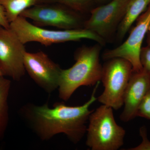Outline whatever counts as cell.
I'll use <instances>...</instances> for the list:
<instances>
[{
	"mask_svg": "<svg viewBox=\"0 0 150 150\" xmlns=\"http://www.w3.org/2000/svg\"><path fill=\"white\" fill-rule=\"evenodd\" d=\"M150 4V0H130L125 15L117 29V37L118 40L123 39L133 23Z\"/></svg>",
	"mask_w": 150,
	"mask_h": 150,
	"instance_id": "obj_12",
	"label": "cell"
},
{
	"mask_svg": "<svg viewBox=\"0 0 150 150\" xmlns=\"http://www.w3.org/2000/svg\"><path fill=\"white\" fill-rule=\"evenodd\" d=\"M140 134L142 138V143L136 147L129 149L130 150H150V142L147 136L146 129L143 126L140 129Z\"/></svg>",
	"mask_w": 150,
	"mask_h": 150,
	"instance_id": "obj_18",
	"label": "cell"
},
{
	"mask_svg": "<svg viewBox=\"0 0 150 150\" xmlns=\"http://www.w3.org/2000/svg\"><path fill=\"white\" fill-rule=\"evenodd\" d=\"M100 46L98 44L78 48L74 54V64L67 69H62L58 88L61 99L67 101L80 87L94 86L100 81Z\"/></svg>",
	"mask_w": 150,
	"mask_h": 150,
	"instance_id": "obj_2",
	"label": "cell"
},
{
	"mask_svg": "<svg viewBox=\"0 0 150 150\" xmlns=\"http://www.w3.org/2000/svg\"><path fill=\"white\" fill-rule=\"evenodd\" d=\"M133 67L130 62L121 58L108 60L102 66L101 81L104 89L97 98L103 105L118 110L123 105L124 93L131 75Z\"/></svg>",
	"mask_w": 150,
	"mask_h": 150,
	"instance_id": "obj_5",
	"label": "cell"
},
{
	"mask_svg": "<svg viewBox=\"0 0 150 150\" xmlns=\"http://www.w3.org/2000/svg\"><path fill=\"white\" fill-rule=\"evenodd\" d=\"M80 13L58 4H37L23 11L20 16L30 19L40 27L53 26L64 30L83 28Z\"/></svg>",
	"mask_w": 150,
	"mask_h": 150,
	"instance_id": "obj_6",
	"label": "cell"
},
{
	"mask_svg": "<svg viewBox=\"0 0 150 150\" xmlns=\"http://www.w3.org/2000/svg\"><path fill=\"white\" fill-rule=\"evenodd\" d=\"M96 85L88 101L79 106H69L56 103L52 108L46 103L42 105H29L23 108L25 118L33 131L43 141H47L59 134H64L74 144L80 142L86 133V124L93 110L89 108L97 98Z\"/></svg>",
	"mask_w": 150,
	"mask_h": 150,
	"instance_id": "obj_1",
	"label": "cell"
},
{
	"mask_svg": "<svg viewBox=\"0 0 150 150\" xmlns=\"http://www.w3.org/2000/svg\"><path fill=\"white\" fill-rule=\"evenodd\" d=\"M149 89V74L144 69L133 71L124 93V109L120 116L121 121L128 122L137 117L138 107Z\"/></svg>",
	"mask_w": 150,
	"mask_h": 150,
	"instance_id": "obj_11",
	"label": "cell"
},
{
	"mask_svg": "<svg viewBox=\"0 0 150 150\" xmlns=\"http://www.w3.org/2000/svg\"><path fill=\"white\" fill-rule=\"evenodd\" d=\"M137 116L150 120V89L140 103L137 110Z\"/></svg>",
	"mask_w": 150,
	"mask_h": 150,
	"instance_id": "obj_16",
	"label": "cell"
},
{
	"mask_svg": "<svg viewBox=\"0 0 150 150\" xmlns=\"http://www.w3.org/2000/svg\"><path fill=\"white\" fill-rule=\"evenodd\" d=\"M94 2L98 3V4H102L105 3H108L111 0H93Z\"/></svg>",
	"mask_w": 150,
	"mask_h": 150,
	"instance_id": "obj_21",
	"label": "cell"
},
{
	"mask_svg": "<svg viewBox=\"0 0 150 150\" xmlns=\"http://www.w3.org/2000/svg\"><path fill=\"white\" fill-rule=\"evenodd\" d=\"M86 145L92 150H117L123 146L126 131L115 121L112 108L102 105L92 112Z\"/></svg>",
	"mask_w": 150,
	"mask_h": 150,
	"instance_id": "obj_3",
	"label": "cell"
},
{
	"mask_svg": "<svg viewBox=\"0 0 150 150\" xmlns=\"http://www.w3.org/2000/svg\"><path fill=\"white\" fill-rule=\"evenodd\" d=\"M24 45L10 28L0 25V70L3 76L18 81L24 76Z\"/></svg>",
	"mask_w": 150,
	"mask_h": 150,
	"instance_id": "obj_7",
	"label": "cell"
},
{
	"mask_svg": "<svg viewBox=\"0 0 150 150\" xmlns=\"http://www.w3.org/2000/svg\"><path fill=\"white\" fill-rule=\"evenodd\" d=\"M140 59L143 69L150 75V46L142 47Z\"/></svg>",
	"mask_w": 150,
	"mask_h": 150,
	"instance_id": "obj_17",
	"label": "cell"
},
{
	"mask_svg": "<svg viewBox=\"0 0 150 150\" xmlns=\"http://www.w3.org/2000/svg\"><path fill=\"white\" fill-rule=\"evenodd\" d=\"M0 25L6 28H10V23L7 18L5 11L1 2H0Z\"/></svg>",
	"mask_w": 150,
	"mask_h": 150,
	"instance_id": "obj_19",
	"label": "cell"
},
{
	"mask_svg": "<svg viewBox=\"0 0 150 150\" xmlns=\"http://www.w3.org/2000/svg\"><path fill=\"white\" fill-rule=\"evenodd\" d=\"M24 64L25 71L46 92L51 93L58 88L62 69L43 51H25Z\"/></svg>",
	"mask_w": 150,
	"mask_h": 150,
	"instance_id": "obj_10",
	"label": "cell"
},
{
	"mask_svg": "<svg viewBox=\"0 0 150 150\" xmlns=\"http://www.w3.org/2000/svg\"><path fill=\"white\" fill-rule=\"evenodd\" d=\"M11 81L4 76H0V141L4 138L8 126V97Z\"/></svg>",
	"mask_w": 150,
	"mask_h": 150,
	"instance_id": "obj_13",
	"label": "cell"
},
{
	"mask_svg": "<svg viewBox=\"0 0 150 150\" xmlns=\"http://www.w3.org/2000/svg\"><path fill=\"white\" fill-rule=\"evenodd\" d=\"M3 76V75L2 74L1 72V70H0V76Z\"/></svg>",
	"mask_w": 150,
	"mask_h": 150,
	"instance_id": "obj_22",
	"label": "cell"
},
{
	"mask_svg": "<svg viewBox=\"0 0 150 150\" xmlns=\"http://www.w3.org/2000/svg\"><path fill=\"white\" fill-rule=\"evenodd\" d=\"M93 0H36L37 4H58L68 7L81 13L90 12L94 4Z\"/></svg>",
	"mask_w": 150,
	"mask_h": 150,
	"instance_id": "obj_15",
	"label": "cell"
},
{
	"mask_svg": "<svg viewBox=\"0 0 150 150\" xmlns=\"http://www.w3.org/2000/svg\"><path fill=\"white\" fill-rule=\"evenodd\" d=\"M137 21L136 26L126 41L114 49L105 51L102 55L103 59L105 60L114 58L126 59L132 65L134 72H140L143 69L140 54L142 43L150 25V4Z\"/></svg>",
	"mask_w": 150,
	"mask_h": 150,
	"instance_id": "obj_9",
	"label": "cell"
},
{
	"mask_svg": "<svg viewBox=\"0 0 150 150\" xmlns=\"http://www.w3.org/2000/svg\"><path fill=\"white\" fill-rule=\"evenodd\" d=\"M146 36V42L147 45L150 46V25L148 30Z\"/></svg>",
	"mask_w": 150,
	"mask_h": 150,
	"instance_id": "obj_20",
	"label": "cell"
},
{
	"mask_svg": "<svg viewBox=\"0 0 150 150\" xmlns=\"http://www.w3.org/2000/svg\"><path fill=\"white\" fill-rule=\"evenodd\" d=\"M5 11L6 16L10 23L22 13L36 4V0H0Z\"/></svg>",
	"mask_w": 150,
	"mask_h": 150,
	"instance_id": "obj_14",
	"label": "cell"
},
{
	"mask_svg": "<svg viewBox=\"0 0 150 150\" xmlns=\"http://www.w3.org/2000/svg\"><path fill=\"white\" fill-rule=\"evenodd\" d=\"M130 0H111L106 4L93 8L83 28L95 33L103 39L109 38L118 29L126 13Z\"/></svg>",
	"mask_w": 150,
	"mask_h": 150,
	"instance_id": "obj_8",
	"label": "cell"
},
{
	"mask_svg": "<svg viewBox=\"0 0 150 150\" xmlns=\"http://www.w3.org/2000/svg\"><path fill=\"white\" fill-rule=\"evenodd\" d=\"M10 28L24 44L36 42L47 46L84 39L93 40L101 45L105 43V40L102 38L86 28L60 30L44 29L30 23L20 16L10 23Z\"/></svg>",
	"mask_w": 150,
	"mask_h": 150,
	"instance_id": "obj_4",
	"label": "cell"
}]
</instances>
